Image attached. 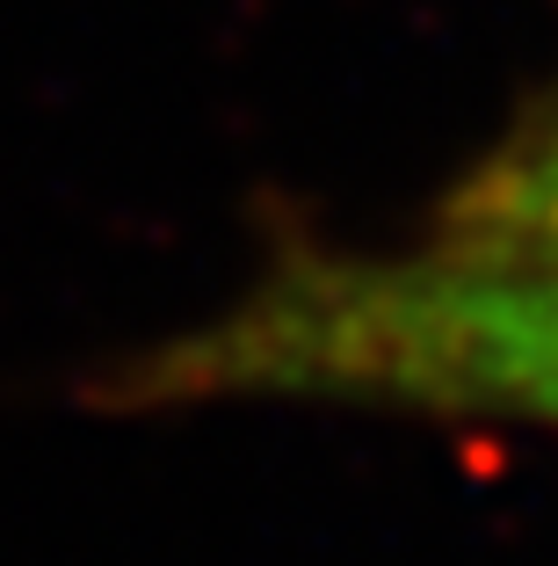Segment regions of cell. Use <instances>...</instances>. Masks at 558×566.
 <instances>
[{
	"instance_id": "1",
	"label": "cell",
	"mask_w": 558,
	"mask_h": 566,
	"mask_svg": "<svg viewBox=\"0 0 558 566\" xmlns=\"http://www.w3.org/2000/svg\"><path fill=\"white\" fill-rule=\"evenodd\" d=\"M116 407H348L558 436V269L435 240L283 248L211 319L109 378Z\"/></svg>"
},
{
	"instance_id": "2",
	"label": "cell",
	"mask_w": 558,
	"mask_h": 566,
	"mask_svg": "<svg viewBox=\"0 0 558 566\" xmlns=\"http://www.w3.org/2000/svg\"><path fill=\"white\" fill-rule=\"evenodd\" d=\"M421 240L515 269H558V81L428 211Z\"/></svg>"
}]
</instances>
